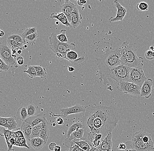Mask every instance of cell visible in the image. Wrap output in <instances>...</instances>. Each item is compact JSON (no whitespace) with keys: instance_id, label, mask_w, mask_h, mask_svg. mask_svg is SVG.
Instances as JSON below:
<instances>
[{"instance_id":"cell-1","label":"cell","mask_w":154,"mask_h":151,"mask_svg":"<svg viewBox=\"0 0 154 151\" xmlns=\"http://www.w3.org/2000/svg\"><path fill=\"white\" fill-rule=\"evenodd\" d=\"M120 119L119 114L112 107L97 106L87 108L82 118L84 139L91 148L97 149L107 135L117 126Z\"/></svg>"},{"instance_id":"cell-2","label":"cell","mask_w":154,"mask_h":151,"mask_svg":"<svg viewBox=\"0 0 154 151\" xmlns=\"http://www.w3.org/2000/svg\"><path fill=\"white\" fill-rule=\"evenodd\" d=\"M121 54L120 49L118 48L112 51L107 50L105 54L95 60V64L99 70L100 79L106 85L109 83V74L111 69L121 65Z\"/></svg>"},{"instance_id":"cell-3","label":"cell","mask_w":154,"mask_h":151,"mask_svg":"<svg viewBox=\"0 0 154 151\" xmlns=\"http://www.w3.org/2000/svg\"><path fill=\"white\" fill-rule=\"evenodd\" d=\"M119 48L121 52L122 65L130 68L142 67L144 65V59L137 56L132 45L129 42H124Z\"/></svg>"},{"instance_id":"cell-4","label":"cell","mask_w":154,"mask_h":151,"mask_svg":"<svg viewBox=\"0 0 154 151\" xmlns=\"http://www.w3.org/2000/svg\"><path fill=\"white\" fill-rule=\"evenodd\" d=\"M57 35L55 33H52L49 37V47L57 58L65 59L69 51H74L76 48L75 44L61 42L58 40Z\"/></svg>"},{"instance_id":"cell-5","label":"cell","mask_w":154,"mask_h":151,"mask_svg":"<svg viewBox=\"0 0 154 151\" xmlns=\"http://www.w3.org/2000/svg\"><path fill=\"white\" fill-rule=\"evenodd\" d=\"M131 68L129 67L121 64L111 69L109 77L117 83L120 82H129Z\"/></svg>"},{"instance_id":"cell-6","label":"cell","mask_w":154,"mask_h":151,"mask_svg":"<svg viewBox=\"0 0 154 151\" xmlns=\"http://www.w3.org/2000/svg\"><path fill=\"white\" fill-rule=\"evenodd\" d=\"M0 57L7 65L10 68L18 67L16 60L12 56L11 49L7 44H2L0 48Z\"/></svg>"},{"instance_id":"cell-7","label":"cell","mask_w":154,"mask_h":151,"mask_svg":"<svg viewBox=\"0 0 154 151\" xmlns=\"http://www.w3.org/2000/svg\"><path fill=\"white\" fill-rule=\"evenodd\" d=\"M147 79L142 67L131 68L129 80L130 83L141 87Z\"/></svg>"},{"instance_id":"cell-8","label":"cell","mask_w":154,"mask_h":151,"mask_svg":"<svg viewBox=\"0 0 154 151\" xmlns=\"http://www.w3.org/2000/svg\"><path fill=\"white\" fill-rule=\"evenodd\" d=\"M117 89L121 92L134 95H140L141 87L129 82L117 83Z\"/></svg>"},{"instance_id":"cell-9","label":"cell","mask_w":154,"mask_h":151,"mask_svg":"<svg viewBox=\"0 0 154 151\" xmlns=\"http://www.w3.org/2000/svg\"><path fill=\"white\" fill-rule=\"evenodd\" d=\"M132 143L133 148L137 151H153L154 150V148L148 146L142 140L141 130L133 135Z\"/></svg>"},{"instance_id":"cell-10","label":"cell","mask_w":154,"mask_h":151,"mask_svg":"<svg viewBox=\"0 0 154 151\" xmlns=\"http://www.w3.org/2000/svg\"><path fill=\"white\" fill-rule=\"evenodd\" d=\"M86 110V108L84 106L80 105H76L71 107L60 109V111L61 114L60 115H55V116L66 117L71 115L85 112Z\"/></svg>"},{"instance_id":"cell-11","label":"cell","mask_w":154,"mask_h":151,"mask_svg":"<svg viewBox=\"0 0 154 151\" xmlns=\"http://www.w3.org/2000/svg\"><path fill=\"white\" fill-rule=\"evenodd\" d=\"M116 9H117V14L115 17H111L109 19V22L122 21L126 16L128 10L120 4V3L117 0L114 1Z\"/></svg>"},{"instance_id":"cell-12","label":"cell","mask_w":154,"mask_h":151,"mask_svg":"<svg viewBox=\"0 0 154 151\" xmlns=\"http://www.w3.org/2000/svg\"><path fill=\"white\" fill-rule=\"evenodd\" d=\"M65 3L64 4L61 6L60 10L61 12L63 13L67 17L68 22L71 24L72 22V17L71 14L72 11L75 9V7H76V5L69 0H65L64 1Z\"/></svg>"},{"instance_id":"cell-13","label":"cell","mask_w":154,"mask_h":151,"mask_svg":"<svg viewBox=\"0 0 154 151\" xmlns=\"http://www.w3.org/2000/svg\"><path fill=\"white\" fill-rule=\"evenodd\" d=\"M152 80L147 79L141 87L140 96L146 98H149L152 95Z\"/></svg>"},{"instance_id":"cell-14","label":"cell","mask_w":154,"mask_h":151,"mask_svg":"<svg viewBox=\"0 0 154 151\" xmlns=\"http://www.w3.org/2000/svg\"><path fill=\"white\" fill-rule=\"evenodd\" d=\"M30 148L33 151H38L46 144L42 138H32L29 141Z\"/></svg>"},{"instance_id":"cell-15","label":"cell","mask_w":154,"mask_h":151,"mask_svg":"<svg viewBox=\"0 0 154 151\" xmlns=\"http://www.w3.org/2000/svg\"><path fill=\"white\" fill-rule=\"evenodd\" d=\"M45 118V117L43 113H41L38 115L28 118L26 122L33 127L40 123H43Z\"/></svg>"},{"instance_id":"cell-16","label":"cell","mask_w":154,"mask_h":151,"mask_svg":"<svg viewBox=\"0 0 154 151\" xmlns=\"http://www.w3.org/2000/svg\"><path fill=\"white\" fill-rule=\"evenodd\" d=\"M50 129V126H49V122L45 118L44 121L42 123V128H41L40 135L39 137L42 138L46 143L48 141V138L49 137V135H50V129Z\"/></svg>"},{"instance_id":"cell-17","label":"cell","mask_w":154,"mask_h":151,"mask_svg":"<svg viewBox=\"0 0 154 151\" xmlns=\"http://www.w3.org/2000/svg\"><path fill=\"white\" fill-rule=\"evenodd\" d=\"M112 133L109 134L103 140L100 145L98 148L101 150L111 151L112 147Z\"/></svg>"},{"instance_id":"cell-18","label":"cell","mask_w":154,"mask_h":151,"mask_svg":"<svg viewBox=\"0 0 154 151\" xmlns=\"http://www.w3.org/2000/svg\"><path fill=\"white\" fill-rule=\"evenodd\" d=\"M20 129L23 133L25 138L29 141L31 139L30 137L32 132V127L27 122L25 121L23 122Z\"/></svg>"},{"instance_id":"cell-19","label":"cell","mask_w":154,"mask_h":151,"mask_svg":"<svg viewBox=\"0 0 154 151\" xmlns=\"http://www.w3.org/2000/svg\"><path fill=\"white\" fill-rule=\"evenodd\" d=\"M84 134V129H80L72 133L69 137L66 138L65 141H72L75 139H83Z\"/></svg>"},{"instance_id":"cell-20","label":"cell","mask_w":154,"mask_h":151,"mask_svg":"<svg viewBox=\"0 0 154 151\" xmlns=\"http://www.w3.org/2000/svg\"><path fill=\"white\" fill-rule=\"evenodd\" d=\"M76 145L79 147L82 150L85 151H90L91 149V146L88 142L84 139H75L72 141Z\"/></svg>"},{"instance_id":"cell-21","label":"cell","mask_w":154,"mask_h":151,"mask_svg":"<svg viewBox=\"0 0 154 151\" xmlns=\"http://www.w3.org/2000/svg\"><path fill=\"white\" fill-rule=\"evenodd\" d=\"M16 115L19 120L23 122L26 121L27 118L29 117L27 108L24 106L19 108L17 111Z\"/></svg>"},{"instance_id":"cell-22","label":"cell","mask_w":154,"mask_h":151,"mask_svg":"<svg viewBox=\"0 0 154 151\" xmlns=\"http://www.w3.org/2000/svg\"><path fill=\"white\" fill-rule=\"evenodd\" d=\"M84 129V126L82 123L80 122H76L72 124L69 127L67 133V138L69 137L72 133L80 129Z\"/></svg>"},{"instance_id":"cell-23","label":"cell","mask_w":154,"mask_h":151,"mask_svg":"<svg viewBox=\"0 0 154 151\" xmlns=\"http://www.w3.org/2000/svg\"><path fill=\"white\" fill-rule=\"evenodd\" d=\"M7 43L8 45L11 49H15L19 48H23L24 49H25L24 48V45L19 43L18 42H16L14 40H11V39H7Z\"/></svg>"},{"instance_id":"cell-24","label":"cell","mask_w":154,"mask_h":151,"mask_svg":"<svg viewBox=\"0 0 154 151\" xmlns=\"http://www.w3.org/2000/svg\"><path fill=\"white\" fill-rule=\"evenodd\" d=\"M42 124V123H41L35 126L32 127V132L30 137L31 139L35 138H39L40 137Z\"/></svg>"},{"instance_id":"cell-25","label":"cell","mask_w":154,"mask_h":151,"mask_svg":"<svg viewBox=\"0 0 154 151\" xmlns=\"http://www.w3.org/2000/svg\"><path fill=\"white\" fill-rule=\"evenodd\" d=\"M36 70L37 77L41 78H46L47 72L46 69L43 68L41 66H33Z\"/></svg>"},{"instance_id":"cell-26","label":"cell","mask_w":154,"mask_h":151,"mask_svg":"<svg viewBox=\"0 0 154 151\" xmlns=\"http://www.w3.org/2000/svg\"><path fill=\"white\" fill-rule=\"evenodd\" d=\"M38 37H39V35H38L37 32H36L26 37L25 39V41L26 44H28L30 45L33 46V45H35V41Z\"/></svg>"},{"instance_id":"cell-27","label":"cell","mask_w":154,"mask_h":151,"mask_svg":"<svg viewBox=\"0 0 154 151\" xmlns=\"http://www.w3.org/2000/svg\"><path fill=\"white\" fill-rule=\"evenodd\" d=\"M7 120L8 129L12 131L17 128L18 124L14 117L6 118Z\"/></svg>"},{"instance_id":"cell-28","label":"cell","mask_w":154,"mask_h":151,"mask_svg":"<svg viewBox=\"0 0 154 151\" xmlns=\"http://www.w3.org/2000/svg\"><path fill=\"white\" fill-rule=\"evenodd\" d=\"M67 30L66 29H62L60 30L58 34L57 35V39L60 42L62 43H69L67 36L66 35V32Z\"/></svg>"},{"instance_id":"cell-29","label":"cell","mask_w":154,"mask_h":151,"mask_svg":"<svg viewBox=\"0 0 154 151\" xmlns=\"http://www.w3.org/2000/svg\"><path fill=\"white\" fill-rule=\"evenodd\" d=\"M7 39L14 40V41L18 42L19 43L22 44L24 45H26V41L23 39L22 35H20V34H14L9 35Z\"/></svg>"},{"instance_id":"cell-30","label":"cell","mask_w":154,"mask_h":151,"mask_svg":"<svg viewBox=\"0 0 154 151\" xmlns=\"http://www.w3.org/2000/svg\"><path fill=\"white\" fill-rule=\"evenodd\" d=\"M78 54L77 52L74 51H69L67 53V55L65 57V59L69 61L71 63H72L74 61L78 59Z\"/></svg>"},{"instance_id":"cell-31","label":"cell","mask_w":154,"mask_h":151,"mask_svg":"<svg viewBox=\"0 0 154 151\" xmlns=\"http://www.w3.org/2000/svg\"><path fill=\"white\" fill-rule=\"evenodd\" d=\"M23 72L27 74L30 78H33L37 77L36 70L33 66H29L28 69L23 71Z\"/></svg>"},{"instance_id":"cell-32","label":"cell","mask_w":154,"mask_h":151,"mask_svg":"<svg viewBox=\"0 0 154 151\" xmlns=\"http://www.w3.org/2000/svg\"><path fill=\"white\" fill-rule=\"evenodd\" d=\"M37 31V29L36 28L32 27L29 28H27L25 31H24L23 33L21 35H22V38L25 40V39L26 38V37L34 34V33H36Z\"/></svg>"},{"instance_id":"cell-33","label":"cell","mask_w":154,"mask_h":151,"mask_svg":"<svg viewBox=\"0 0 154 151\" xmlns=\"http://www.w3.org/2000/svg\"><path fill=\"white\" fill-rule=\"evenodd\" d=\"M25 138H16L15 144L14 146H18V147H25L28 149H30V147L28 146L26 143V140Z\"/></svg>"},{"instance_id":"cell-34","label":"cell","mask_w":154,"mask_h":151,"mask_svg":"<svg viewBox=\"0 0 154 151\" xmlns=\"http://www.w3.org/2000/svg\"><path fill=\"white\" fill-rule=\"evenodd\" d=\"M27 110L29 117L34 116L36 112V106L33 103H31L27 107Z\"/></svg>"},{"instance_id":"cell-35","label":"cell","mask_w":154,"mask_h":151,"mask_svg":"<svg viewBox=\"0 0 154 151\" xmlns=\"http://www.w3.org/2000/svg\"><path fill=\"white\" fill-rule=\"evenodd\" d=\"M136 8L139 11H146L149 9V4L145 2H140L137 4Z\"/></svg>"},{"instance_id":"cell-36","label":"cell","mask_w":154,"mask_h":151,"mask_svg":"<svg viewBox=\"0 0 154 151\" xmlns=\"http://www.w3.org/2000/svg\"><path fill=\"white\" fill-rule=\"evenodd\" d=\"M82 19V18H72L71 25L72 28L75 29L78 27L79 25L81 24Z\"/></svg>"},{"instance_id":"cell-37","label":"cell","mask_w":154,"mask_h":151,"mask_svg":"<svg viewBox=\"0 0 154 151\" xmlns=\"http://www.w3.org/2000/svg\"><path fill=\"white\" fill-rule=\"evenodd\" d=\"M12 133H13V132H11V131H10L8 129H6L4 127L2 128L1 131H0V135L1 136L4 137H6L8 139H9V138L11 136Z\"/></svg>"},{"instance_id":"cell-38","label":"cell","mask_w":154,"mask_h":151,"mask_svg":"<svg viewBox=\"0 0 154 151\" xmlns=\"http://www.w3.org/2000/svg\"><path fill=\"white\" fill-rule=\"evenodd\" d=\"M65 17H66V16L62 12L58 13H53L51 15V19H56L59 22Z\"/></svg>"},{"instance_id":"cell-39","label":"cell","mask_w":154,"mask_h":151,"mask_svg":"<svg viewBox=\"0 0 154 151\" xmlns=\"http://www.w3.org/2000/svg\"><path fill=\"white\" fill-rule=\"evenodd\" d=\"M10 67L7 65L2 59H0V71H8Z\"/></svg>"},{"instance_id":"cell-40","label":"cell","mask_w":154,"mask_h":151,"mask_svg":"<svg viewBox=\"0 0 154 151\" xmlns=\"http://www.w3.org/2000/svg\"><path fill=\"white\" fill-rule=\"evenodd\" d=\"M145 57L147 60H153L154 59V51H152L148 50L145 52Z\"/></svg>"},{"instance_id":"cell-41","label":"cell","mask_w":154,"mask_h":151,"mask_svg":"<svg viewBox=\"0 0 154 151\" xmlns=\"http://www.w3.org/2000/svg\"><path fill=\"white\" fill-rule=\"evenodd\" d=\"M71 17L72 18H82V15L81 14H80L79 9L77 7H75V9L72 11L71 14Z\"/></svg>"},{"instance_id":"cell-42","label":"cell","mask_w":154,"mask_h":151,"mask_svg":"<svg viewBox=\"0 0 154 151\" xmlns=\"http://www.w3.org/2000/svg\"><path fill=\"white\" fill-rule=\"evenodd\" d=\"M0 126L8 129L7 120L6 118L0 117Z\"/></svg>"},{"instance_id":"cell-43","label":"cell","mask_w":154,"mask_h":151,"mask_svg":"<svg viewBox=\"0 0 154 151\" xmlns=\"http://www.w3.org/2000/svg\"><path fill=\"white\" fill-rule=\"evenodd\" d=\"M5 139L7 145L8 147V150L7 151H14L13 149V145L10 143L9 141V139L5 137Z\"/></svg>"},{"instance_id":"cell-44","label":"cell","mask_w":154,"mask_h":151,"mask_svg":"<svg viewBox=\"0 0 154 151\" xmlns=\"http://www.w3.org/2000/svg\"><path fill=\"white\" fill-rule=\"evenodd\" d=\"M15 136L18 138H25L24 136L23 133L22 131L20 129H18L17 131L14 132Z\"/></svg>"},{"instance_id":"cell-45","label":"cell","mask_w":154,"mask_h":151,"mask_svg":"<svg viewBox=\"0 0 154 151\" xmlns=\"http://www.w3.org/2000/svg\"><path fill=\"white\" fill-rule=\"evenodd\" d=\"M85 57L84 56H82V57H80V58L75 60L72 64H74V65H77V64L81 63L82 62L85 61Z\"/></svg>"},{"instance_id":"cell-46","label":"cell","mask_w":154,"mask_h":151,"mask_svg":"<svg viewBox=\"0 0 154 151\" xmlns=\"http://www.w3.org/2000/svg\"><path fill=\"white\" fill-rule=\"evenodd\" d=\"M69 151H81V149L75 144L72 148L69 149Z\"/></svg>"},{"instance_id":"cell-47","label":"cell","mask_w":154,"mask_h":151,"mask_svg":"<svg viewBox=\"0 0 154 151\" xmlns=\"http://www.w3.org/2000/svg\"><path fill=\"white\" fill-rule=\"evenodd\" d=\"M56 122L57 124L58 125H60V126H61V125L64 124V121H63V118H61L60 117L57 118Z\"/></svg>"},{"instance_id":"cell-48","label":"cell","mask_w":154,"mask_h":151,"mask_svg":"<svg viewBox=\"0 0 154 151\" xmlns=\"http://www.w3.org/2000/svg\"><path fill=\"white\" fill-rule=\"evenodd\" d=\"M118 148L119 150H125L127 148V146H126L125 143L121 142L118 146Z\"/></svg>"},{"instance_id":"cell-49","label":"cell","mask_w":154,"mask_h":151,"mask_svg":"<svg viewBox=\"0 0 154 151\" xmlns=\"http://www.w3.org/2000/svg\"><path fill=\"white\" fill-rule=\"evenodd\" d=\"M57 146V144H56L54 142H52L51 144L49 145V148L51 150V151H54V150L56 146Z\"/></svg>"},{"instance_id":"cell-50","label":"cell","mask_w":154,"mask_h":151,"mask_svg":"<svg viewBox=\"0 0 154 151\" xmlns=\"http://www.w3.org/2000/svg\"><path fill=\"white\" fill-rule=\"evenodd\" d=\"M86 2L87 1H85V0L77 1V3H78V5L79 6H82L84 5V4H86Z\"/></svg>"},{"instance_id":"cell-51","label":"cell","mask_w":154,"mask_h":151,"mask_svg":"<svg viewBox=\"0 0 154 151\" xmlns=\"http://www.w3.org/2000/svg\"><path fill=\"white\" fill-rule=\"evenodd\" d=\"M17 64L19 65H23L24 63V60H17Z\"/></svg>"},{"instance_id":"cell-52","label":"cell","mask_w":154,"mask_h":151,"mask_svg":"<svg viewBox=\"0 0 154 151\" xmlns=\"http://www.w3.org/2000/svg\"><path fill=\"white\" fill-rule=\"evenodd\" d=\"M67 68H68V70L69 72H73V71H75V69L73 67L67 66Z\"/></svg>"},{"instance_id":"cell-53","label":"cell","mask_w":154,"mask_h":151,"mask_svg":"<svg viewBox=\"0 0 154 151\" xmlns=\"http://www.w3.org/2000/svg\"><path fill=\"white\" fill-rule=\"evenodd\" d=\"M61 148L60 146H57L55 148L54 151H61Z\"/></svg>"},{"instance_id":"cell-54","label":"cell","mask_w":154,"mask_h":151,"mask_svg":"<svg viewBox=\"0 0 154 151\" xmlns=\"http://www.w3.org/2000/svg\"><path fill=\"white\" fill-rule=\"evenodd\" d=\"M5 33L4 31L3 30H1V31H0V37H3L5 36Z\"/></svg>"},{"instance_id":"cell-55","label":"cell","mask_w":154,"mask_h":151,"mask_svg":"<svg viewBox=\"0 0 154 151\" xmlns=\"http://www.w3.org/2000/svg\"><path fill=\"white\" fill-rule=\"evenodd\" d=\"M11 52L12 54H15L16 53H17V51L15 49H11Z\"/></svg>"},{"instance_id":"cell-56","label":"cell","mask_w":154,"mask_h":151,"mask_svg":"<svg viewBox=\"0 0 154 151\" xmlns=\"http://www.w3.org/2000/svg\"><path fill=\"white\" fill-rule=\"evenodd\" d=\"M96 151H110L106 150H101V149H99V148H97Z\"/></svg>"},{"instance_id":"cell-57","label":"cell","mask_w":154,"mask_h":151,"mask_svg":"<svg viewBox=\"0 0 154 151\" xmlns=\"http://www.w3.org/2000/svg\"><path fill=\"white\" fill-rule=\"evenodd\" d=\"M17 53L19 54H22V50H20L18 51H17Z\"/></svg>"},{"instance_id":"cell-58","label":"cell","mask_w":154,"mask_h":151,"mask_svg":"<svg viewBox=\"0 0 154 151\" xmlns=\"http://www.w3.org/2000/svg\"><path fill=\"white\" fill-rule=\"evenodd\" d=\"M96 149H96V148H91V150H90V151H95L96 150Z\"/></svg>"},{"instance_id":"cell-59","label":"cell","mask_w":154,"mask_h":151,"mask_svg":"<svg viewBox=\"0 0 154 151\" xmlns=\"http://www.w3.org/2000/svg\"><path fill=\"white\" fill-rule=\"evenodd\" d=\"M150 49H151V50L152 51H153L154 49V46H151L150 47Z\"/></svg>"},{"instance_id":"cell-60","label":"cell","mask_w":154,"mask_h":151,"mask_svg":"<svg viewBox=\"0 0 154 151\" xmlns=\"http://www.w3.org/2000/svg\"><path fill=\"white\" fill-rule=\"evenodd\" d=\"M127 151H137L136 150H135V149H134V150H127Z\"/></svg>"},{"instance_id":"cell-61","label":"cell","mask_w":154,"mask_h":151,"mask_svg":"<svg viewBox=\"0 0 154 151\" xmlns=\"http://www.w3.org/2000/svg\"><path fill=\"white\" fill-rule=\"evenodd\" d=\"M24 48H27V45H24Z\"/></svg>"},{"instance_id":"cell-62","label":"cell","mask_w":154,"mask_h":151,"mask_svg":"<svg viewBox=\"0 0 154 151\" xmlns=\"http://www.w3.org/2000/svg\"><path fill=\"white\" fill-rule=\"evenodd\" d=\"M56 125V123H53V126H54V127Z\"/></svg>"},{"instance_id":"cell-63","label":"cell","mask_w":154,"mask_h":151,"mask_svg":"<svg viewBox=\"0 0 154 151\" xmlns=\"http://www.w3.org/2000/svg\"><path fill=\"white\" fill-rule=\"evenodd\" d=\"M59 22H56V24L57 25H59Z\"/></svg>"},{"instance_id":"cell-64","label":"cell","mask_w":154,"mask_h":151,"mask_svg":"<svg viewBox=\"0 0 154 151\" xmlns=\"http://www.w3.org/2000/svg\"></svg>"}]
</instances>
